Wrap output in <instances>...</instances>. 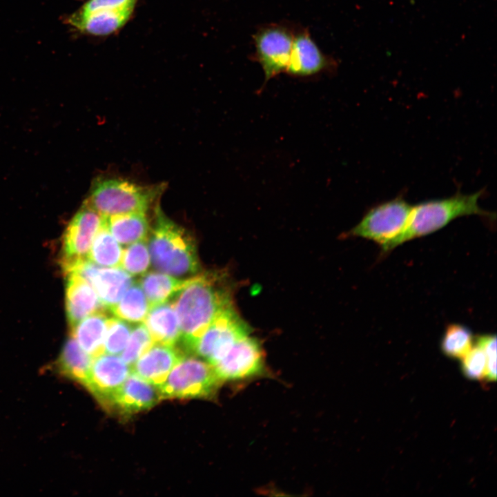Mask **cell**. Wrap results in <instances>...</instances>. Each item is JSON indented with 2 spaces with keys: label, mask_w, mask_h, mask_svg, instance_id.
I'll return each mask as SVG.
<instances>
[{
  "label": "cell",
  "mask_w": 497,
  "mask_h": 497,
  "mask_svg": "<svg viewBox=\"0 0 497 497\" xmlns=\"http://www.w3.org/2000/svg\"><path fill=\"white\" fill-rule=\"evenodd\" d=\"M131 327L117 317H109L104 343V353L119 355L124 350L130 333Z\"/></svg>",
  "instance_id": "cell-27"
},
{
  "label": "cell",
  "mask_w": 497,
  "mask_h": 497,
  "mask_svg": "<svg viewBox=\"0 0 497 497\" xmlns=\"http://www.w3.org/2000/svg\"><path fill=\"white\" fill-rule=\"evenodd\" d=\"M103 217L106 226L119 244L129 245L148 236L150 227L146 213L130 212Z\"/></svg>",
  "instance_id": "cell-21"
},
{
  "label": "cell",
  "mask_w": 497,
  "mask_h": 497,
  "mask_svg": "<svg viewBox=\"0 0 497 497\" xmlns=\"http://www.w3.org/2000/svg\"><path fill=\"white\" fill-rule=\"evenodd\" d=\"M136 3L123 8L97 10L88 14L75 12L66 22L79 32L92 36L104 37L121 30L130 19Z\"/></svg>",
  "instance_id": "cell-16"
},
{
  "label": "cell",
  "mask_w": 497,
  "mask_h": 497,
  "mask_svg": "<svg viewBox=\"0 0 497 497\" xmlns=\"http://www.w3.org/2000/svg\"><path fill=\"white\" fill-rule=\"evenodd\" d=\"M164 187L142 186L117 177H100L93 182L85 202L102 217L141 212L147 213Z\"/></svg>",
  "instance_id": "cell-4"
},
{
  "label": "cell",
  "mask_w": 497,
  "mask_h": 497,
  "mask_svg": "<svg viewBox=\"0 0 497 497\" xmlns=\"http://www.w3.org/2000/svg\"><path fill=\"white\" fill-rule=\"evenodd\" d=\"M176 312L182 349L191 353L214 318L232 304V291L225 275L206 272L188 278L170 300Z\"/></svg>",
  "instance_id": "cell-1"
},
{
  "label": "cell",
  "mask_w": 497,
  "mask_h": 497,
  "mask_svg": "<svg viewBox=\"0 0 497 497\" xmlns=\"http://www.w3.org/2000/svg\"><path fill=\"white\" fill-rule=\"evenodd\" d=\"M122 248L103 223L97 232L88 255L89 260L105 267H120Z\"/></svg>",
  "instance_id": "cell-23"
},
{
  "label": "cell",
  "mask_w": 497,
  "mask_h": 497,
  "mask_svg": "<svg viewBox=\"0 0 497 497\" xmlns=\"http://www.w3.org/2000/svg\"><path fill=\"white\" fill-rule=\"evenodd\" d=\"M473 347L471 331L460 324H449L441 342L442 352L449 357L462 359Z\"/></svg>",
  "instance_id": "cell-25"
},
{
  "label": "cell",
  "mask_w": 497,
  "mask_h": 497,
  "mask_svg": "<svg viewBox=\"0 0 497 497\" xmlns=\"http://www.w3.org/2000/svg\"><path fill=\"white\" fill-rule=\"evenodd\" d=\"M130 373L121 356L102 353L94 358L85 388L105 407Z\"/></svg>",
  "instance_id": "cell-13"
},
{
  "label": "cell",
  "mask_w": 497,
  "mask_h": 497,
  "mask_svg": "<svg viewBox=\"0 0 497 497\" xmlns=\"http://www.w3.org/2000/svg\"><path fill=\"white\" fill-rule=\"evenodd\" d=\"M150 264V257L146 240L129 244L122 253L120 267L130 275L146 273Z\"/></svg>",
  "instance_id": "cell-26"
},
{
  "label": "cell",
  "mask_w": 497,
  "mask_h": 497,
  "mask_svg": "<svg viewBox=\"0 0 497 497\" xmlns=\"http://www.w3.org/2000/svg\"><path fill=\"white\" fill-rule=\"evenodd\" d=\"M143 322L155 343L176 345L181 332L171 301L150 307Z\"/></svg>",
  "instance_id": "cell-19"
},
{
  "label": "cell",
  "mask_w": 497,
  "mask_h": 497,
  "mask_svg": "<svg viewBox=\"0 0 497 497\" xmlns=\"http://www.w3.org/2000/svg\"><path fill=\"white\" fill-rule=\"evenodd\" d=\"M250 333L233 306L222 311L194 344L191 352L213 364L240 338Z\"/></svg>",
  "instance_id": "cell-8"
},
{
  "label": "cell",
  "mask_w": 497,
  "mask_h": 497,
  "mask_svg": "<svg viewBox=\"0 0 497 497\" xmlns=\"http://www.w3.org/2000/svg\"><path fill=\"white\" fill-rule=\"evenodd\" d=\"M137 1L138 0H88L76 12L79 14H88L101 10L117 9L130 3H137Z\"/></svg>",
  "instance_id": "cell-31"
},
{
  "label": "cell",
  "mask_w": 497,
  "mask_h": 497,
  "mask_svg": "<svg viewBox=\"0 0 497 497\" xmlns=\"http://www.w3.org/2000/svg\"><path fill=\"white\" fill-rule=\"evenodd\" d=\"M162 399L158 387L130 373L105 406L124 416L154 407Z\"/></svg>",
  "instance_id": "cell-14"
},
{
  "label": "cell",
  "mask_w": 497,
  "mask_h": 497,
  "mask_svg": "<svg viewBox=\"0 0 497 497\" xmlns=\"http://www.w3.org/2000/svg\"><path fill=\"white\" fill-rule=\"evenodd\" d=\"M106 310L96 311L70 327V335L93 358L104 353V343L109 318Z\"/></svg>",
  "instance_id": "cell-20"
},
{
  "label": "cell",
  "mask_w": 497,
  "mask_h": 497,
  "mask_svg": "<svg viewBox=\"0 0 497 497\" xmlns=\"http://www.w3.org/2000/svg\"><path fill=\"white\" fill-rule=\"evenodd\" d=\"M71 273L86 280L96 291L102 305L108 310L133 283L132 275L121 267L100 266L89 260L81 262L66 274Z\"/></svg>",
  "instance_id": "cell-12"
},
{
  "label": "cell",
  "mask_w": 497,
  "mask_h": 497,
  "mask_svg": "<svg viewBox=\"0 0 497 497\" xmlns=\"http://www.w3.org/2000/svg\"><path fill=\"white\" fill-rule=\"evenodd\" d=\"M185 355L176 345L154 343L130 366L131 373L157 387Z\"/></svg>",
  "instance_id": "cell-15"
},
{
  "label": "cell",
  "mask_w": 497,
  "mask_h": 497,
  "mask_svg": "<svg viewBox=\"0 0 497 497\" xmlns=\"http://www.w3.org/2000/svg\"><path fill=\"white\" fill-rule=\"evenodd\" d=\"M94 358L70 335L52 365L57 375L86 387Z\"/></svg>",
  "instance_id": "cell-18"
},
{
  "label": "cell",
  "mask_w": 497,
  "mask_h": 497,
  "mask_svg": "<svg viewBox=\"0 0 497 497\" xmlns=\"http://www.w3.org/2000/svg\"><path fill=\"white\" fill-rule=\"evenodd\" d=\"M221 382L208 362L185 355L157 387L162 398H207Z\"/></svg>",
  "instance_id": "cell-5"
},
{
  "label": "cell",
  "mask_w": 497,
  "mask_h": 497,
  "mask_svg": "<svg viewBox=\"0 0 497 497\" xmlns=\"http://www.w3.org/2000/svg\"><path fill=\"white\" fill-rule=\"evenodd\" d=\"M296 28L287 23H268L260 26L254 34L252 59L262 67L265 83L285 72Z\"/></svg>",
  "instance_id": "cell-6"
},
{
  "label": "cell",
  "mask_w": 497,
  "mask_h": 497,
  "mask_svg": "<svg viewBox=\"0 0 497 497\" xmlns=\"http://www.w3.org/2000/svg\"><path fill=\"white\" fill-rule=\"evenodd\" d=\"M477 345L480 347L487 358L485 378L489 381L496 380V335H484L477 338Z\"/></svg>",
  "instance_id": "cell-30"
},
{
  "label": "cell",
  "mask_w": 497,
  "mask_h": 497,
  "mask_svg": "<svg viewBox=\"0 0 497 497\" xmlns=\"http://www.w3.org/2000/svg\"><path fill=\"white\" fill-rule=\"evenodd\" d=\"M188 278L178 279L163 272L145 273L139 280L149 307L170 301L184 286Z\"/></svg>",
  "instance_id": "cell-22"
},
{
  "label": "cell",
  "mask_w": 497,
  "mask_h": 497,
  "mask_svg": "<svg viewBox=\"0 0 497 497\" xmlns=\"http://www.w3.org/2000/svg\"><path fill=\"white\" fill-rule=\"evenodd\" d=\"M412 207L402 197L374 206L349 231V235L372 240L382 247L405 229Z\"/></svg>",
  "instance_id": "cell-7"
},
{
  "label": "cell",
  "mask_w": 497,
  "mask_h": 497,
  "mask_svg": "<svg viewBox=\"0 0 497 497\" xmlns=\"http://www.w3.org/2000/svg\"><path fill=\"white\" fill-rule=\"evenodd\" d=\"M155 213L148 244L153 267L174 277L197 273L200 266L194 237L167 217L159 206Z\"/></svg>",
  "instance_id": "cell-3"
},
{
  "label": "cell",
  "mask_w": 497,
  "mask_h": 497,
  "mask_svg": "<svg viewBox=\"0 0 497 497\" xmlns=\"http://www.w3.org/2000/svg\"><path fill=\"white\" fill-rule=\"evenodd\" d=\"M154 343L145 324H139L131 329L128 343L121 354V358L130 367Z\"/></svg>",
  "instance_id": "cell-28"
},
{
  "label": "cell",
  "mask_w": 497,
  "mask_h": 497,
  "mask_svg": "<svg viewBox=\"0 0 497 497\" xmlns=\"http://www.w3.org/2000/svg\"><path fill=\"white\" fill-rule=\"evenodd\" d=\"M211 365L222 382L260 376L264 371L262 349L249 333L235 341L219 360Z\"/></svg>",
  "instance_id": "cell-10"
},
{
  "label": "cell",
  "mask_w": 497,
  "mask_h": 497,
  "mask_svg": "<svg viewBox=\"0 0 497 497\" xmlns=\"http://www.w3.org/2000/svg\"><path fill=\"white\" fill-rule=\"evenodd\" d=\"M65 275L66 312L70 327L96 311L106 309L95 289L86 280L75 273Z\"/></svg>",
  "instance_id": "cell-17"
},
{
  "label": "cell",
  "mask_w": 497,
  "mask_h": 497,
  "mask_svg": "<svg viewBox=\"0 0 497 497\" xmlns=\"http://www.w3.org/2000/svg\"><path fill=\"white\" fill-rule=\"evenodd\" d=\"M462 359V370L465 376L475 380L485 378L487 358L480 347L476 344Z\"/></svg>",
  "instance_id": "cell-29"
},
{
  "label": "cell",
  "mask_w": 497,
  "mask_h": 497,
  "mask_svg": "<svg viewBox=\"0 0 497 497\" xmlns=\"http://www.w3.org/2000/svg\"><path fill=\"white\" fill-rule=\"evenodd\" d=\"M337 68V61L320 50L308 29L297 27L285 73L293 77H313L334 72Z\"/></svg>",
  "instance_id": "cell-11"
},
{
  "label": "cell",
  "mask_w": 497,
  "mask_h": 497,
  "mask_svg": "<svg viewBox=\"0 0 497 497\" xmlns=\"http://www.w3.org/2000/svg\"><path fill=\"white\" fill-rule=\"evenodd\" d=\"M483 194V190L472 194L457 193L447 198L427 200L413 206L406 227L381 247L382 254L407 241L436 232L458 217L478 215L495 219V214L480 207L478 200Z\"/></svg>",
  "instance_id": "cell-2"
},
{
  "label": "cell",
  "mask_w": 497,
  "mask_h": 497,
  "mask_svg": "<svg viewBox=\"0 0 497 497\" xmlns=\"http://www.w3.org/2000/svg\"><path fill=\"white\" fill-rule=\"evenodd\" d=\"M149 309L148 300L140 285L133 283L119 301L109 311L118 318L137 323L144 321Z\"/></svg>",
  "instance_id": "cell-24"
},
{
  "label": "cell",
  "mask_w": 497,
  "mask_h": 497,
  "mask_svg": "<svg viewBox=\"0 0 497 497\" xmlns=\"http://www.w3.org/2000/svg\"><path fill=\"white\" fill-rule=\"evenodd\" d=\"M102 223L103 217L84 202L63 235L61 266L64 273L88 260L92 240Z\"/></svg>",
  "instance_id": "cell-9"
}]
</instances>
